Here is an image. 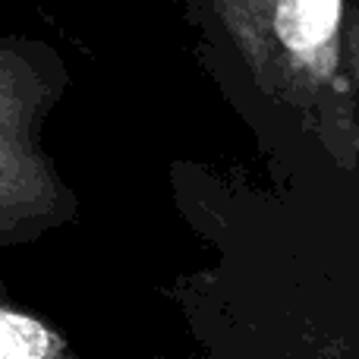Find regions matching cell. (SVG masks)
Masks as SVG:
<instances>
[{
  "instance_id": "cell-1",
  "label": "cell",
  "mask_w": 359,
  "mask_h": 359,
  "mask_svg": "<svg viewBox=\"0 0 359 359\" xmlns=\"http://www.w3.org/2000/svg\"><path fill=\"white\" fill-rule=\"evenodd\" d=\"M0 359H76L48 322L0 303Z\"/></svg>"
},
{
  "instance_id": "cell-2",
  "label": "cell",
  "mask_w": 359,
  "mask_h": 359,
  "mask_svg": "<svg viewBox=\"0 0 359 359\" xmlns=\"http://www.w3.org/2000/svg\"><path fill=\"white\" fill-rule=\"evenodd\" d=\"M347 57H350V69L359 86V10L350 16V35H347Z\"/></svg>"
}]
</instances>
